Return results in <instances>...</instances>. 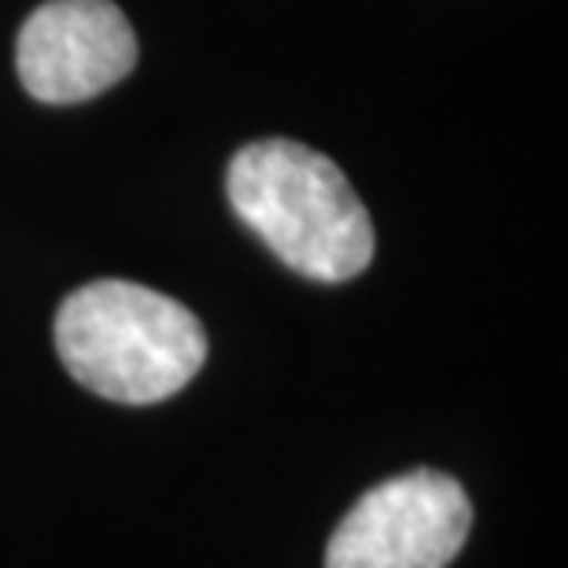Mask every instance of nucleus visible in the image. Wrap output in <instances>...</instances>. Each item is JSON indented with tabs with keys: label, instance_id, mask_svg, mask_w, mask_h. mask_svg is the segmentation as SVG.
<instances>
[{
	"label": "nucleus",
	"instance_id": "f257e3e1",
	"mask_svg": "<svg viewBox=\"0 0 568 568\" xmlns=\"http://www.w3.org/2000/svg\"><path fill=\"white\" fill-rule=\"evenodd\" d=\"M233 214L295 274L344 284L373 263V222L333 159L300 141H255L225 174Z\"/></svg>",
	"mask_w": 568,
	"mask_h": 568
},
{
	"label": "nucleus",
	"instance_id": "f03ea898",
	"mask_svg": "<svg viewBox=\"0 0 568 568\" xmlns=\"http://www.w3.org/2000/svg\"><path fill=\"white\" fill-rule=\"evenodd\" d=\"M67 373L100 399L152 406L178 395L207 362V333L185 303L133 281H93L55 311Z\"/></svg>",
	"mask_w": 568,
	"mask_h": 568
},
{
	"label": "nucleus",
	"instance_id": "7ed1b4c3",
	"mask_svg": "<svg viewBox=\"0 0 568 568\" xmlns=\"http://www.w3.org/2000/svg\"><path fill=\"white\" fill-rule=\"evenodd\" d=\"M469 528L473 503L454 476L399 473L347 509L325 547V568H447Z\"/></svg>",
	"mask_w": 568,
	"mask_h": 568
},
{
	"label": "nucleus",
	"instance_id": "20e7f679",
	"mask_svg": "<svg viewBox=\"0 0 568 568\" xmlns=\"http://www.w3.org/2000/svg\"><path fill=\"white\" fill-rule=\"evenodd\" d=\"M16 67L41 104H82L138 67V38L111 0H49L22 22Z\"/></svg>",
	"mask_w": 568,
	"mask_h": 568
}]
</instances>
